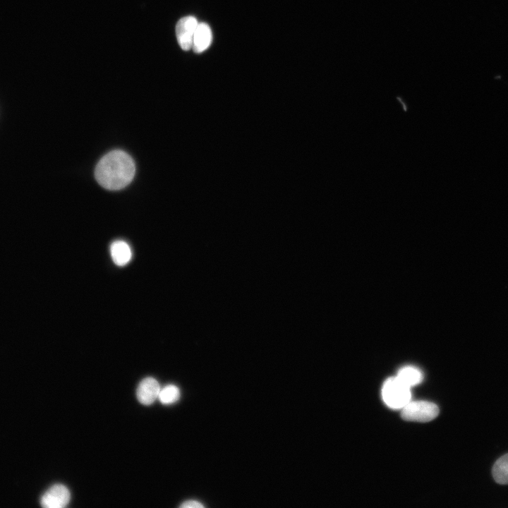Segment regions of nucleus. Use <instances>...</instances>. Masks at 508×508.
I'll use <instances>...</instances> for the list:
<instances>
[{
  "instance_id": "6e6552de",
  "label": "nucleus",
  "mask_w": 508,
  "mask_h": 508,
  "mask_svg": "<svg viewBox=\"0 0 508 508\" xmlns=\"http://www.w3.org/2000/svg\"><path fill=\"white\" fill-rule=\"evenodd\" d=\"M110 254L114 262L118 266L126 265L132 257L129 245L121 240L115 241L111 244Z\"/></svg>"
},
{
  "instance_id": "7ed1b4c3",
  "label": "nucleus",
  "mask_w": 508,
  "mask_h": 508,
  "mask_svg": "<svg viewBox=\"0 0 508 508\" xmlns=\"http://www.w3.org/2000/svg\"><path fill=\"white\" fill-rule=\"evenodd\" d=\"M439 413L438 406L426 401H410L402 409L401 418L408 421L428 422Z\"/></svg>"
},
{
  "instance_id": "20e7f679",
  "label": "nucleus",
  "mask_w": 508,
  "mask_h": 508,
  "mask_svg": "<svg viewBox=\"0 0 508 508\" xmlns=\"http://www.w3.org/2000/svg\"><path fill=\"white\" fill-rule=\"evenodd\" d=\"M71 499L68 489L62 484L50 487L40 499L41 506L44 508H64Z\"/></svg>"
},
{
  "instance_id": "39448f33",
  "label": "nucleus",
  "mask_w": 508,
  "mask_h": 508,
  "mask_svg": "<svg viewBox=\"0 0 508 508\" xmlns=\"http://www.w3.org/2000/svg\"><path fill=\"white\" fill-rule=\"evenodd\" d=\"M198 24L196 18L192 16H185L178 21L176 35L182 49L188 51L192 48L193 35Z\"/></svg>"
},
{
  "instance_id": "f257e3e1",
  "label": "nucleus",
  "mask_w": 508,
  "mask_h": 508,
  "mask_svg": "<svg viewBox=\"0 0 508 508\" xmlns=\"http://www.w3.org/2000/svg\"><path fill=\"white\" fill-rule=\"evenodd\" d=\"M135 164L126 152L116 150L105 155L97 163L95 175L103 188L116 190L123 188L133 180Z\"/></svg>"
},
{
  "instance_id": "f8f14e48",
  "label": "nucleus",
  "mask_w": 508,
  "mask_h": 508,
  "mask_svg": "<svg viewBox=\"0 0 508 508\" xmlns=\"http://www.w3.org/2000/svg\"><path fill=\"white\" fill-rule=\"evenodd\" d=\"M204 507L201 502L194 500L185 501L180 505V507L182 508H202Z\"/></svg>"
},
{
  "instance_id": "9b49d317",
  "label": "nucleus",
  "mask_w": 508,
  "mask_h": 508,
  "mask_svg": "<svg viewBox=\"0 0 508 508\" xmlns=\"http://www.w3.org/2000/svg\"><path fill=\"white\" fill-rule=\"evenodd\" d=\"M180 398V390L174 385H168L161 389L159 393L158 399L163 404H171L177 401Z\"/></svg>"
},
{
  "instance_id": "0eeeda50",
  "label": "nucleus",
  "mask_w": 508,
  "mask_h": 508,
  "mask_svg": "<svg viewBox=\"0 0 508 508\" xmlns=\"http://www.w3.org/2000/svg\"><path fill=\"white\" fill-rule=\"evenodd\" d=\"M212 41V31L205 23L198 24L195 31L192 49L195 53H200L208 48Z\"/></svg>"
},
{
  "instance_id": "9d476101",
  "label": "nucleus",
  "mask_w": 508,
  "mask_h": 508,
  "mask_svg": "<svg viewBox=\"0 0 508 508\" xmlns=\"http://www.w3.org/2000/svg\"><path fill=\"white\" fill-rule=\"evenodd\" d=\"M492 473L496 483L502 485L508 484V454L496 461Z\"/></svg>"
},
{
  "instance_id": "1a4fd4ad",
  "label": "nucleus",
  "mask_w": 508,
  "mask_h": 508,
  "mask_svg": "<svg viewBox=\"0 0 508 508\" xmlns=\"http://www.w3.org/2000/svg\"><path fill=\"white\" fill-rule=\"evenodd\" d=\"M397 377L410 387L419 384L423 380L422 373L418 368L413 366L401 368Z\"/></svg>"
},
{
  "instance_id": "423d86ee",
  "label": "nucleus",
  "mask_w": 508,
  "mask_h": 508,
  "mask_svg": "<svg viewBox=\"0 0 508 508\" xmlns=\"http://www.w3.org/2000/svg\"><path fill=\"white\" fill-rule=\"evenodd\" d=\"M160 389L159 384L155 378L145 377L137 387V399L143 405H150L158 399Z\"/></svg>"
},
{
  "instance_id": "f03ea898",
  "label": "nucleus",
  "mask_w": 508,
  "mask_h": 508,
  "mask_svg": "<svg viewBox=\"0 0 508 508\" xmlns=\"http://www.w3.org/2000/svg\"><path fill=\"white\" fill-rule=\"evenodd\" d=\"M382 397L385 403L394 409H401L411 401L410 387L397 376L388 378L383 384Z\"/></svg>"
}]
</instances>
